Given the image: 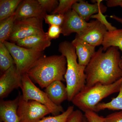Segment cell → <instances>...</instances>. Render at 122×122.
Wrapping results in <instances>:
<instances>
[{
  "instance_id": "cell-1",
  "label": "cell",
  "mask_w": 122,
  "mask_h": 122,
  "mask_svg": "<svg viewBox=\"0 0 122 122\" xmlns=\"http://www.w3.org/2000/svg\"><path fill=\"white\" fill-rule=\"evenodd\" d=\"M118 48L112 46L103 52L102 47L96 51L86 67L85 87L96 83L109 85L122 77V70L119 66L121 59Z\"/></svg>"
},
{
  "instance_id": "cell-2",
  "label": "cell",
  "mask_w": 122,
  "mask_h": 122,
  "mask_svg": "<svg viewBox=\"0 0 122 122\" xmlns=\"http://www.w3.org/2000/svg\"><path fill=\"white\" fill-rule=\"evenodd\" d=\"M66 58L62 55H42L25 74L41 88H46L55 81H65Z\"/></svg>"
},
{
  "instance_id": "cell-3",
  "label": "cell",
  "mask_w": 122,
  "mask_h": 122,
  "mask_svg": "<svg viewBox=\"0 0 122 122\" xmlns=\"http://www.w3.org/2000/svg\"><path fill=\"white\" fill-rule=\"evenodd\" d=\"M59 51L66 58V70L64 78L66 83L68 100L71 102L86 86V67L80 65L77 62L76 50L72 42H62L59 45Z\"/></svg>"
},
{
  "instance_id": "cell-4",
  "label": "cell",
  "mask_w": 122,
  "mask_h": 122,
  "mask_svg": "<svg viewBox=\"0 0 122 122\" xmlns=\"http://www.w3.org/2000/svg\"><path fill=\"white\" fill-rule=\"evenodd\" d=\"M122 82V77L111 85L97 83L91 87H85L74 96L71 102L81 111L95 112L96 106L101 100L119 92Z\"/></svg>"
},
{
  "instance_id": "cell-5",
  "label": "cell",
  "mask_w": 122,
  "mask_h": 122,
  "mask_svg": "<svg viewBox=\"0 0 122 122\" xmlns=\"http://www.w3.org/2000/svg\"><path fill=\"white\" fill-rule=\"evenodd\" d=\"M21 83V95L25 100H34L45 105L50 110L52 116L58 115L65 111L61 106H57L52 102L46 92L36 86L26 74L22 75Z\"/></svg>"
},
{
  "instance_id": "cell-6",
  "label": "cell",
  "mask_w": 122,
  "mask_h": 122,
  "mask_svg": "<svg viewBox=\"0 0 122 122\" xmlns=\"http://www.w3.org/2000/svg\"><path fill=\"white\" fill-rule=\"evenodd\" d=\"M14 60L17 72L21 75L26 72L42 55V52L18 46L14 42H4Z\"/></svg>"
},
{
  "instance_id": "cell-7",
  "label": "cell",
  "mask_w": 122,
  "mask_h": 122,
  "mask_svg": "<svg viewBox=\"0 0 122 122\" xmlns=\"http://www.w3.org/2000/svg\"><path fill=\"white\" fill-rule=\"evenodd\" d=\"M20 93L17 113L20 122H38L51 114L48 107L34 100H25Z\"/></svg>"
},
{
  "instance_id": "cell-8",
  "label": "cell",
  "mask_w": 122,
  "mask_h": 122,
  "mask_svg": "<svg viewBox=\"0 0 122 122\" xmlns=\"http://www.w3.org/2000/svg\"><path fill=\"white\" fill-rule=\"evenodd\" d=\"M42 23V20L36 18L16 20L9 39L15 43L30 36L45 33Z\"/></svg>"
},
{
  "instance_id": "cell-9",
  "label": "cell",
  "mask_w": 122,
  "mask_h": 122,
  "mask_svg": "<svg viewBox=\"0 0 122 122\" xmlns=\"http://www.w3.org/2000/svg\"><path fill=\"white\" fill-rule=\"evenodd\" d=\"M64 16V21L61 27L62 34L65 36H69L73 33L79 35L93 24L94 21L86 22L72 9L65 14Z\"/></svg>"
},
{
  "instance_id": "cell-10",
  "label": "cell",
  "mask_w": 122,
  "mask_h": 122,
  "mask_svg": "<svg viewBox=\"0 0 122 122\" xmlns=\"http://www.w3.org/2000/svg\"><path fill=\"white\" fill-rule=\"evenodd\" d=\"M21 76L15 65L2 73L0 77V98H6L14 90L20 88Z\"/></svg>"
},
{
  "instance_id": "cell-11",
  "label": "cell",
  "mask_w": 122,
  "mask_h": 122,
  "mask_svg": "<svg viewBox=\"0 0 122 122\" xmlns=\"http://www.w3.org/2000/svg\"><path fill=\"white\" fill-rule=\"evenodd\" d=\"M46 14L38 0H22L15 12L16 20L36 18L43 20Z\"/></svg>"
},
{
  "instance_id": "cell-12",
  "label": "cell",
  "mask_w": 122,
  "mask_h": 122,
  "mask_svg": "<svg viewBox=\"0 0 122 122\" xmlns=\"http://www.w3.org/2000/svg\"><path fill=\"white\" fill-rule=\"evenodd\" d=\"M107 31L106 26L96 20L85 32L79 35L76 34L75 37L96 47L102 45Z\"/></svg>"
},
{
  "instance_id": "cell-13",
  "label": "cell",
  "mask_w": 122,
  "mask_h": 122,
  "mask_svg": "<svg viewBox=\"0 0 122 122\" xmlns=\"http://www.w3.org/2000/svg\"><path fill=\"white\" fill-rule=\"evenodd\" d=\"M96 1L95 4H90L87 1L80 0L73 5L72 9L87 22L93 15L97 14L100 11L103 13L107 11V8L102 4V0H97Z\"/></svg>"
},
{
  "instance_id": "cell-14",
  "label": "cell",
  "mask_w": 122,
  "mask_h": 122,
  "mask_svg": "<svg viewBox=\"0 0 122 122\" xmlns=\"http://www.w3.org/2000/svg\"><path fill=\"white\" fill-rule=\"evenodd\" d=\"M51 40L45 33L23 38L15 43L19 46L43 52L51 45Z\"/></svg>"
},
{
  "instance_id": "cell-15",
  "label": "cell",
  "mask_w": 122,
  "mask_h": 122,
  "mask_svg": "<svg viewBox=\"0 0 122 122\" xmlns=\"http://www.w3.org/2000/svg\"><path fill=\"white\" fill-rule=\"evenodd\" d=\"M20 93L13 100L0 101V122H20L17 113Z\"/></svg>"
},
{
  "instance_id": "cell-16",
  "label": "cell",
  "mask_w": 122,
  "mask_h": 122,
  "mask_svg": "<svg viewBox=\"0 0 122 122\" xmlns=\"http://www.w3.org/2000/svg\"><path fill=\"white\" fill-rule=\"evenodd\" d=\"M71 42L75 48L79 64L86 67L96 52V47L76 37Z\"/></svg>"
},
{
  "instance_id": "cell-17",
  "label": "cell",
  "mask_w": 122,
  "mask_h": 122,
  "mask_svg": "<svg viewBox=\"0 0 122 122\" xmlns=\"http://www.w3.org/2000/svg\"><path fill=\"white\" fill-rule=\"evenodd\" d=\"M45 91L52 102L57 106H61L64 101L68 100L66 86L61 81H54L46 87Z\"/></svg>"
},
{
  "instance_id": "cell-18",
  "label": "cell",
  "mask_w": 122,
  "mask_h": 122,
  "mask_svg": "<svg viewBox=\"0 0 122 122\" xmlns=\"http://www.w3.org/2000/svg\"><path fill=\"white\" fill-rule=\"evenodd\" d=\"M102 45L103 51L114 46L118 48L122 52V28L107 31Z\"/></svg>"
},
{
  "instance_id": "cell-19",
  "label": "cell",
  "mask_w": 122,
  "mask_h": 122,
  "mask_svg": "<svg viewBox=\"0 0 122 122\" xmlns=\"http://www.w3.org/2000/svg\"><path fill=\"white\" fill-rule=\"evenodd\" d=\"M21 0H0V21L14 14Z\"/></svg>"
},
{
  "instance_id": "cell-20",
  "label": "cell",
  "mask_w": 122,
  "mask_h": 122,
  "mask_svg": "<svg viewBox=\"0 0 122 122\" xmlns=\"http://www.w3.org/2000/svg\"><path fill=\"white\" fill-rule=\"evenodd\" d=\"M105 109L110 110L122 111V82L120 85V90L118 96L107 103L100 102L95 107V112H98Z\"/></svg>"
},
{
  "instance_id": "cell-21",
  "label": "cell",
  "mask_w": 122,
  "mask_h": 122,
  "mask_svg": "<svg viewBox=\"0 0 122 122\" xmlns=\"http://www.w3.org/2000/svg\"><path fill=\"white\" fill-rule=\"evenodd\" d=\"M16 20L15 13L0 24V43H4L9 39Z\"/></svg>"
},
{
  "instance_id": "cell-22",
  "label": "cell",
  "mask_w": 122,
  "mask_h": 122,
  "mask_svg": "<svg viewBox=\"0 0 122 122\" xmlns=\"http://www.w3.org/2000/svg\"><path fill=\"white\" fill-rule=\"evenodd\" d=\"M15 65L14 60L3 43H0V69L2 73Z\"/></svg>"
},
{
  "instance_id": "cell-23",
  "label": "cell",
  "mask_w": 122,
  "mask_h": 122,
  "mask_svg": "<svg viewBox=\"0 0 122 122\" xmlns=\"http://www.w3.org/2000/svg\"><path fill=\"white\" fill-rule=\"evenodd\" d=\"M74 111V107L70 106L63 113L56 116L45 117L38 122H66L70 115Z\"/></svg>"
},
{
  "instance_id": "cell-24",
  "label": "cell",
  "mask_w": 122,
  "mask_h": 122,
  "mask_svg": "<svg viewBox=\"0 0 122 122\" xmlns=\"http://www.w3.org/2000/svg\"><path fill=\"white\" fill-rule=\"evenodd\" d=\"M78 0H59V4L52 13V14L64 15L72 9V7Z\"/></svg>"
},
{
  "instance_id": "cell-25",
  "label": "cell",
  "mask_w": 122,
  "mask_h": 122,
  "mask_svg": "<svg viewBox=\"0 0 122 122\" xmlns=\"http://www.w3.org/2000/svg\"><path fill=\"white\" fill-rule=\"evenodd\" d=\"M64 15L59 14H46L44 19L46 23L50 25L61 26L64 20Z\"/></svg>"
},
{
  "instance_id": "cell-26",
  "label": "cell",
  "mask_w": 122,
  "mask_h": 122,
  "mask_svg": "<svg viewBox=\"0 0 122 122\" xmlns=\"http://www.w3.org/2000/svg\"><path fill=\"white\" fill-rule=\"evenodd\" d=\"M41 6L46 12L54 11L59 4V1L57 0H38Z\"/></svg>"
},
{
  "instance_id": "cell-27",
  "label": "cell",
  "mask_w": 122,
  "mask_h": 122,
  "mask_svg": "<svg viewBox=\"0 0 122 122\" xmlns=\"http://www.w3.org/2000/svg\"><path fill=\"white\" fill-rule=\"evenodd\" d=\"M106 16L103 15V13L102 11H100L97 14L92 16L91 18L96 19L101 24L106 26L108 31H112L117 29L115 26H112L110 23L107 21Z\"/></svg>"
},
{
  "instance_id": "cell-28",
  "label": "cell",
  "mask_w": 122,
  "mask_h": 122,
  "mask_svg": "<svg viewBox=\"0 0 122 122\" xmlns=\"http://www.w3.org/2000/svg\"><path fill=\"white\" fill-rule=\"evenodd\" d=\"M46 33L48 37L50 39H55L58 38L60 34L62 33V28L61 26L56 25H50Z\"/></svg>"
},
{
  "instance_id": "cell-29",
  "label": "cell",
  "mask_w": 122,
  "mask_h": 122,
  "mask_svg": "<svg viewBox=\"0 0 122 122\" xmlns=\"http://www.w3.org/2000/svg\"><path fill=\"white\" fill-rule=\"evenodd\" d=\"M102 122H122V111L115 112L102 119Z\"/></svg>"
},
{
  "instance_id": "cell-30",
  "label": "cell",
  "mask_w": 122,
  "mask_h": 122,
  "mask_svg": "<svg viewBox=\"0 0 122 122\" xmlns=\"http://www.w3.org/2000/svg\"><path fill=\"white\" fill-rule=\"evenodd\" d=\"M84 115L88 122H102L103 117L99 115L95 112L86 111Z\"/></svg>"
},
{
  "instance_id": "cell-31",
  "label": "cell",
  "mask_w": 122,
  "mask_h": 122,
  "mask_svg": "<svg viewBox=\"0 0 122 122\" xmlns=\"http://www.w3.org/2000/svg\"><path fill=\"white\" fill-rule=\"evenodd\" d=\"M84 114L80 110H76L71 113L66 122H82Z\"/></svg>"
},
{
  "instance_id": "cell-32",
  "label": "cell",
  "mask_w": 122,
  "mask_h": 122,
  "mask_svg": "<svg viewBox=\"0 0 122 122\" xmlns=\"http://www.w3.org/2000/svg\"><path fill=\"white\" fill-rule=\"evenodd\" d=\"M106 4L108 7L119 6L122 9V0H109L107 1Z\"/></svg>"
},
{
  "instance_id": "cell-33",
  "label": "cell",
  "mask_w": 122,
  "mask_h": 122,
  "mask_svg": "<svg viewBox=\"0 0 122 122\" xmlns=\"http://www.w3.org/2000/svg\"><path fill=\"white\" fill-rule=\"evenodd\" d=\"M110 17L112 19H114V20H115L116 21L119 22L120 24H122V18L119 17L116 15H111L110 16Z\"/></svg>"
},
{
  "instance_id": "cell-34",
  "label": "cell",
  "mask_w": 122,
  "mask_h": 122,
  "mask_svg": "<svg viewBox=\"0 0 122 122\" xmlns=\"http://www.w3.org/2000/svg\"><path fill=\"white\" fill-rule=\"evenodd\" d=\"M119 66H120V68L122 70V58H121L120 63H119Z\"/></svg>"
},
{
  "instance_id": "cell-35",
  "label": "cell",
  "mask_w": 122,
  "mask_h": 122,
  "mask_svg": "<svg viewBox=\"0 0 122 122\" xmlns=\"http://www.w3.org/2000/svg\"><path fill=\"white\" fill-rule=\"evenodd\" d=\"M88 122L87 120H86V118H85V116H84V117H83V122Z\"/></svg>"
}]
</instances>
